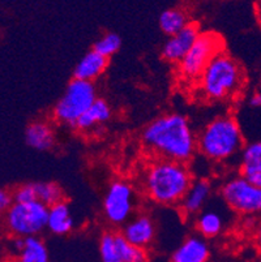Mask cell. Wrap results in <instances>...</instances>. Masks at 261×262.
<instances>
[{"label":"cell","mask_w":261,"mask_h":262,"mask_svg":"<svg viewBox=\"0 0 261 262\" xmlns=\"http://www.w3.org/2000/svg\"><path fill=\"white\" fill-rule=\"evenodd\" d=\"M143 144L158 158L187 163L197 150V135L186 116L165 114L145 127Z\"/></svg>","instance_id":"6da1fadb"},{"label":"cell","mask_w":261,"mask_h":262,"mask_svg":"<svg viewBox=\"0 0 261 262\" xmlns=\"http://www.w3.org/2000/svg\"><path fill=\"white\" fill-rule=\"evenodd\" d=\"M193 182L186 163L157 158L144 168L143 190L153 202L164 206L180 204Z\"/></svg>","instance_id":"7a4b0ae2"},{"label":"cell","mask_w":261,"mask_h":262,"mask_svg":"<svg viewBox=\"0 0 261 262\" xmlns=\"http://www.w3.org/2000/svg\"><path fill=\"white\" fill-rule=\"evenodd\" d=\"M196 82L207 101H227L243 89L244 72L233 56L222 51L212 59Z\"/></svg>","instance_id":"3957f363"},{"label":"cell","mask_w":261,"mask_h":262,"mask_svg":"<svg viewBox=\"0 0 261 262\" xmlns=\"http://www.w3.org/2000/svg\"><path fill=\"white\" fill-rule=\"evenodd\" d=\"M243 147V133L236 119L230 115L210 120L197 136V150L212 162L229 161Z\"/></svg>","instance_id":"277c9868"},{"label":"cell","mask_w":261,"mask_h":262,"mask_svg":"<svg viewBox=\"0 0 261 262\" xmlns=\"http://www.w3.org/2000/svg\"><path fill=\"white\" fill-rule=\"evenodd\" d=\"M97 99L94 82L73 78L69 81L56 104L52 110V116L56 123L66 127H76L78 119L84 115Z\"/></svg>","instance_id":"5b68a950"},{"label":"cell","mask_w":261,"mask_h":262,"mask_svg":"<svg viewBox=\"0 0 261 262\" xmlns=\"http://www.w3.org/2000/svg\"><path fill=\"white\" fill-rule=\"evenodd\" d=\"M224 49L225 40L221 35L214 32L200 33L190 51L178 64V73L182 80L196 82L212 59L225 51Z\"/></svg>","instance_id":"8992f818"},{"label":"cell","mask_w":261,"mask_h":262,"mask_svg":"<svg viewBox=\"0 0 261 262\" xmlns=\"http://www.w3.org/2000/svg\"><path fill=\"white\" fill-rule=\"evenodd\" d=\"M49 206L39 201L13 202L6 211V226L16 237L38 236L47 230Z\"/></svg>","instance_id":"52a82bcc"},{"label":"cell","mask_w":261,"mask_h":262,"mask_svg":"<svg viewBox=\"0 0 261 262\" xmlns=\"http://www.w3.org/2000/svg\"><path fill=\"white\" fill-rule=\"evenodd\" d=\"M136 206L135 188L127 180H114L107 187L104 197V215L114 226H124L132 218Z\"/></svg>","instance_id":"ba28073f"},{"label":"cell","mask_w":261,"mask_h":262,"mask_svg":"<svg viewBox=\"0 0 261 262\" xmlns=\"http://www.w3.org/2000/svg\"><path fill=\"white\" fill-rule=\"evenodd\" d=\"M221 196L230 209L244 215L261 214V188L244 175L229 179L221 188Z\"/></svg>","instance_id":"9c48e42d"},{"label":"cell","mask_w":261,"mask_h":262,"mask_svg":"<svg viewBox=\"0 0 261 262\" xmlns=\"http://www.w3.org/2000/svg\"><path fill=\"white\" fill-rule=\"evenodd\" d=\"M200 33L198 26L196 24L190 23L183 30L169 37L166 43L162 47V56L165 60L169 63H180L182 59L193 46Z\"/></svg>","instance_id":"30bf717a"},{"label":"cell","mask_w":261,"mask_h":262,"mask_svg":"<svg viewBox=\"0 0 261 262\" xmlns=\"http://www.w3.org/2000/svg\"><path fill=\"white\" fill-rule=\"evenodd\" d=\"M122 235L131 244L147 249L155 237V225L147 214H138L124 225Z\"/></svg>","instance_id":"8fae6325"},{"label":"cell","mask_w":261,"mask_h":262,"mask_svg":"<svg viewBox=\"0 0 261 262\" xmlns=\"http://www.w3.org/2000/svg\"><path fill=\"white\" fill-rule=\"evenodd\" d=\"M212 183L208 179H196L180 201V209L186 215H197L204 210L212 196Z\"/></svg>","instance_id":"7c38bea8"},{"label":"cell","mask_w":261,"mask_h":262,"mask_svg":"<svg viewBox=\"0 0 261 262\" xmlns=\"http://www.w3.org/2000/svg\"><path fill=\"white\" fill-rule=\"evenodd\" d=\"M210 248L205 237H187L175 249L171 256V262H208Z\"/></svg>","instance_id":"4fadbf2b"},{"label":"cell","mask_w":261,"mask_h":262,"mask_svg":"<svg viewBox=\"0 0 261 262\" xmlns=\"http://www.w3.org/2000/svg\"><path fill=\"white\" fill-rule=\"evenodd\" d=\"M25 142L29 147L38 150V151L51 150L56 142L54 128L47 121H33L25 129Z\"/></svg>","instance_id":"5bb4252c"},{"label":"cell","mask_w":261,"mask_h":262,"mask_svg":"<svg viewBox=\"0 0 261 262\" xmlns=\"http://www.w3.org/2000/svg\"><path fill=\"white\" fill-rule=\"evenodd\" d=\"M75 216L68 202H57L49 208L47 215V230L56 236H64L75 228Z\"/></svg>","instance_id":"9a60e30c"},{"label":"cell","mask_w":261,"mask_h":262,"mask_svg":"<svg viewBox=\"0 0 261 262\" xmlns=\"http://www.w3.org/2000/svg\"><path fill=\"white\" fill-rule=\"evenodd\" d=\"M109 67V58L90 50L76 64L73 70V78L94 82L98 77L104 75Z\"/></svg>","instance_id":"2e32d148"},{"label":"cell","mask_w":261,"mask_h":262,"mask_svg":"<svg viewBox=\"0 0 261 262\" xmlns=\"http://www.w3.org/2000/svg\"><path fill=\"white\" fill-rule=\"evenodd\" d=\"M111 115L112 110L110 104L105 99L97 98L94 103L78 119L75 128L80 132H92L105 125L111 119Z\"/></svg>","instance_id":"e0dca14e"},{"label":"cell","mask_w":261,"mask_h":262,"mask_svg":"<svg viewBox=\"0 0 261 262\" xmlns=\"http://www.w3.org/2000/svg\"><path fill=\"white\" fill-rule=\"evenodd\" d=\"M14 248L18 251L17 262H50L49 249L41 237H17Z\"/></svg>","instance_id":"ac0fdd59"},{"label":"cell","mask_w":261,"mask_h":262,"mask_svg":"<svg viewBox=\"0 0 261 262\" xmlns=\"http://www.w3.org/2000/svg\"><path fill=\"white\" fill-rule=\"evenodd\" d=\"M196 228L205 239L218 236L225 228L224 215L217 209H204L196 218Z\"/></svg>","instance_id":"d6986e66"},{"label":"cell","mask_w":261,"mask_h":262,"mask_svg":"<svg viewBox=\"0 0 261 262\" xmlns=\"http://www.w3.org/2000/svg\"><path fill=\"white\" fill-rule=\"evenodd\" d=\"M188 24H190V20L183 9H166L159 16V28L169 37L183 30Z\"/></svg>","instance_id":"ffe728a7"},{"label":"cell","mask_w":261,"mask_h":262,"mask_svg":"<svg viewBox=\"0 0 261 262\" xmlns=\"http://www.w3.org/2000/svg\"><path fill=\"white\" fill-rule=\"evenodd\" d=\"M242 175L261 172V141L244 146L240 156Z\"/></svg>","instance_id":"44dd1931"},{"label":"cell","mask_w":261,"mask_h":262,"mask_svg":"<svg viewBox=\"0 0 261 262\" xmlns=\"http://www.w3.org/2000/svg\"><path fill=\"white\" fill-rule=\"evenodd\" d=\"M116 244L123 262H149L147 249L131 244L122 233H116Z\"/></svg>","instance_id":"7402d4cb"},{"label":"cell","mask_w":261,"mask_h":262,"mask_svg":"<svg viewBox=\"0 0 261 262\" xmlns=\"http://www.w3.org/2000/svg\"><path fill=\"white\" fill-rule=\"evenodd\" d=\"M35 194H37V201L42 202L46 206H52L64 200L63 189L59 184L52 182H39L34 183Z\"/></svg>","instance_id":"603a6c76"},{"label":"cell","mask_w":261,"mask_h":262,"mask_svg":"<svg viewBox=\"0 0 261 262\" xmlns=\"http://www.w3.org/2000/svg\"><path fill=\"white\" fill-rule=\"evenodd\" d=\"M98 252L101 262H123L116 244V232H105L101 236Z\"/></svg>","instance_id":"cb8c5ba5"},{"label":"cell","mask_w":261,"mask_h":262,"mask_svg":"<svg viewBox=\"0 0 261 262\" xmlns=\"http://www.w3.org/2000/svg\"><path fill=\"white\" fill-rule=\"evenodd\" d=\"M122 46V39L118 34L115 33H107V34L102 35L99 39L97 40L93 46V50L97 51L98 54L104 55L106 58H111L112 55H115L119 51Z\"/></svg>","instance_id":"d4e9b609"},{"label":"cell","mask_w":261,"mask_h":262,"mask_svg":"<svg viewBox=\"0 0 261 262\" xmlns=\"http://www.w3.org/2000/svg\"><path fill=\"white\" fill-rule=\"evenodd\" d=\"M13 196V202H30L37 201V194H35L34 183L29 184H23L12 193Z\"/></svg>","instance_id":"484cf974"},{"label":"cell","mask_w":261,"mask_h":262,"mask_svg":"<svg viewBox=\"0 0 261 262\" xmlns=\"http://www.w3.org/2000/svg\"><path fill=\"white\" fill-rule=\"evenodd\" d=\"M13 204V196L8 190L0 187V213H6Z\"/></svg>","instance_id":"4316f807"},{"label":"cell","mask_w":261,"mask_h":262,"mask_svg":"<svg viewBox=\"0 0 261 262\" xmlns=\"http://www.w3.org/2000/svg\"><path fill=\"white\" fill-rule=\"evenodd\" d=\"M246 178H247L252 184H255L256 187L261 188V172L250 173V175H247Z\"/></svg>","instance_id":"83f0119b"},{"label":"cell","mask_w":261,"mask_h":262,"mask_svg":"<svg viewBox=\"0 0 261 262\" xmlns=\"http://www.w3.org/2000/svg\"><path fill=\"white\" fill-rule=\"evenodd\" d=\"M250 103L252 107H256V108H261V92L255 93V94L251 97Z\"/></svg>","instance_id":"f1b7e54d"},{"label":"cell","mask_w":261,"mask_h":262,"mask_svg":"<svg viewBox=\"0 0 261 262\" xmlns=\"http://www.w3.org/2000/svg\"><path fill=\"white\" fill-rule=\"evenodd\" d=\"M256 240H257L258 247L261 248V221L258 222L257 227H256Z\"/></svg>","instance_id":"f546056e"},{"label":"cell","mask_w":261,"mask_h":262,"mask_svg":"<svg viewBox=\"0 0 261 262\" xmlns=\"http://www.w3.org/2000/svg\"><path fill=\"white\" fill-rule=\"evenodd\" d=\"M257 17H258V21H260L261 24V0H258L257 2Z\"/></svg>","instance_id":"4dcf8cb0"},{"label":"cell","mask_w":261,"mask_h":262,"mask_svg":"<svg viewBox=\"0 0 261 262\" xmlns=\"http://www.w3.org/2000/svg\"><path fill=\"white\" fill-rule=\"evenodd\" d=\"M260 86H261V78H260Z\"/></svg>","instance_id":"1f68e13d"}]
</instances>
